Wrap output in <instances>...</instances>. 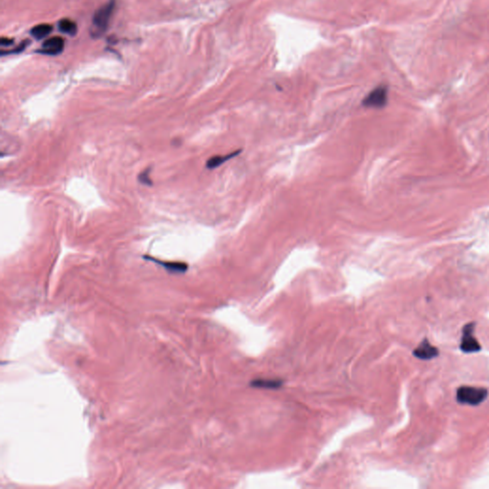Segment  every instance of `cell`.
<instances>
[{"label": "cell", "instance_id": "ba28073f", "mask_svg": "<svg viewBox=\"0 0 489 489\" xmlns=\"http://www.w3.org/2000/svg\"><path fill=\"white\" fill-rule=\"evenodd\" d=\"M240 152H241V150H237L231 152V153H229V154H226V155H223V156H220V155H219V156H213V157H211V159L208 160L205 166H207V167H208L209 169L217 168L219 166H222L224 163L229 161L230 159L236 157Z\"/></svg>", "mask_w": 489, "mask_h": 489}, {"label": "cell", "instance_id": "52a82bcc", "mask_svg": "<svg viewBox=\"0 0 489 489\" xmlns=\"http://www.w3.org/2000/svg\"><path fill=\"white\" fill-rule=\"evenodd\" d=\"M64 47V40L60 37L49 38L43 42L42 48L38 51L45 55H58L61 53Z\"/></svg>", "mask_w": 489, "mask_h": 489}, {"label": "cell", "instance_id": "6da1fadb", "mask_svg": "<svg viewBox=\"0 0 489 489\" xmlns=\"http://www.w3.org/2000/svg\"><path fill=\"white\" fill-rule=\"evenodd\" d=\"M488 392L485 388L461 386L457 391V399L460 403L469 405H478L486 399Z\"/></svg>", "mask_w": 489, "mask_h": 489}, {"label": "cell", "instance_id": "7c38bea8", "mask_svg": "<svg viewBox=\"0 0 489 489\" xmlns=\"http://www.w3.org/2000/svg\"><path fill=\"white\" fill-rule=\"evenodd\" d=\"M149 171H150V168L143 171L138 177L139 182H141L143 185H145V186H152V182H151L150 177H149V173H150Z\"/></svg>", "mask_w": 489, "mask_h": 489}, {"label": "cell", "instance_id": "8fae6325", "mask_svg": "<svg viewBox=\"0 0 489 489\" xmlns=\"http://www.w3.org/2000/svg\"><path fill=\"white\" fill-rule=\"evenodd\" d=\"M282 384L279 380H272V379H257L252 381L253 386L261 387V388H278L279 386Z\"/></svg>", "mask_w": 489, "mask_h": 489}, {"label": "cell", "instance_id": "9c48e42d", "mask_svg": "<svg viewBox=\"0 0 489 489\" xmlns=\"http://www.w3.org/2000/svg\"><path fill=\"white\" fill-rule=\"evenodd\" d=\"M52 26L49 25V24H39V25H37L35 26L32 30H31V34L34 38H37V39H41V38H44L49 36L52 32Z\"/></svg>", "mask_w": 489, "mask_h": 489}, {"label": "cell", "instance_id": "8992f818", "mask_svg": "<svg viewBox=\"0 0 489 489\" xmlns=\"http://www.w3.org/2000/svg\"><path fill=\"white\" fill-rule=\"evenodd\" d=\"M437 354H439L437 349L436 347L433 346L427 339H423L420 343V345L414 350L415 356L424 361L434 358Z\"/></svg>", "mask_w": 489, "mask_h": 489}, {"label": "cell", "instance_id": "5b68a950", "mask_svg": "<svg viewBox=\"0 0 489 489\" xmlns=\"http://www.w3.org/2000/svg\"><path fill=\"white\" fill-rule=\"evenodd\" d=\"M143 259H145V260H147V261L154 262V263L157 264L159 266H162L167 272H170V273H184V272L188 271V266L187 263L163 261V260H160V259H157V258H154V257H151V256L148 255H143Z\"/></svg>", "mask_w": 489, "mask_h": 489}, {"label": "cell", "instance_id": "7a4b0ae2", "mask_svg": "<svg viewBox=\"0 0 489 489\" xmlns=\"http://www.w3.org/2000/svg\"><path fill=\"white\" fill-rule=\"evenodd\" d=\"M388 101V89L386 86H377L371 91L362 100V106L368 108H383Z\"/></svg>", "mask_w": 489, "mask_h": 489}, {"label": "cell", "instance_id": "30bf717a", "mask_svg": "<svg viewBox=\"0 0 489 489\" xmlns=\"http://www.w3.org/2000/svg\"><path fill=\"white\" fill-rule=\"evenodd\" d=\"M59 29L61 32L66 34V35L74 36L76 33V25L71 19L64 18V19H61V21L59 22Z\"/></svg>", "mask_w": 489, "mask_h": 489}, {"label": "cell", "instance_id": "3957f363", "mask_svg": "<svg viewBox=\"0 0 489 489\" xmlns=\"http://www.w3.org/2000/svg\"><path fill=\"white\" fill-rule=\"evenodd\" d=\"M114 1H110L109 3L106 4L105 6L99 8L96 14L94 15L93 18V25L95 27V30L98 33V35H100L102 32H105L109 21L112 17L114 11Z\"/></svg>", "mask_w": 489, "mask_h": 489}, {"label": "cell", "instance_id": "277c9868", "mask_svg": "<svg viewBox=\"0 0 489 489\" xmlns=\"http://www.w3.org/2000/svg\"><path fill=\"white\" fill-rule=\"evenodd\" d=\"M475 323L471 322L464 327L460 349L465 353H476L481 350V346L474 336Z\"/></svg>", "mask_w": 489, "mask_h": 489}, {"label": "cell", "instance_id": "4fadbf2b", "mask_svg": "<svg viewBox=\"0 0 489 489\" xmlns=\"http://www.w3.org/2000/svg\"><path fill=\"white\" fill-rule=\"evenodd\" d=\"M13 39H10V38H1V45L3 47H6V46H10L12 43H13Z\"/></svg>", "mask_w": 489, "mask_h": 489}]
</instances>
